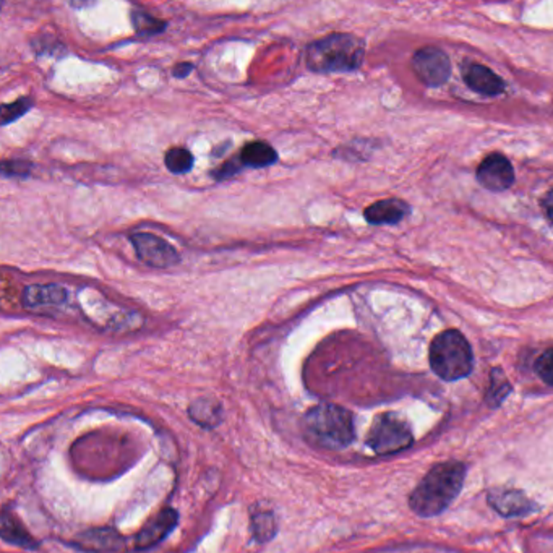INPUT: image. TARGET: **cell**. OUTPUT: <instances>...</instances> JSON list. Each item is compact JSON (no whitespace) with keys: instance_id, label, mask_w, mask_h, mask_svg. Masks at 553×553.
Listing matches in <instances>:
<instances>
[{"instance_id":"obj_13","label":"cell","mask_w":553,"mask_h":553,"mask_svg":"<svg viewBox=\"0 0 553 553\" xmlns=\"http://www.w3.org/2000/svg\"><path fill=\"white\" fill-rule=\"evenodd\" d=\"M75 544L81 550L93 553L117 552L122 547V539L111 530H88L85 534H80Z\"/></svg>"},{"instance_id":"obj_6","label":"cell","mask_w":553,"mask_h":553,"mask_svg":"<svg viewBox=\"0 0 553 553\" xmlns=\"http://www.w3.org/2000/svg\"><path fill=\"white\" fill-rule=\"evenodd\" d=\"M136 257L153 268H171L181 261V255L167 240L151 232H135L130 236Z\"/></svg>"},{"instance_id":"obj_12","label":"cell","mask_w":553,"mask_h":553,"mask_svg":"<svg viewBox=\"0 0 553 553\" xmlns=\"http://www.w3.org/2000/svg\"><path fill=\"white\" fill-rule=\"evenodd\" d=\"M409 213V206L398 198L381 200L369 206L364 211L365 220L370 224H396L401 221Z\"/></svg>"},{"instance_id":"obj_7","label":"cell","mask_w":553,"mask_h":553,"mask_svg":"<svg viewBox=\"0 0 553 553\" xmlns=\"http://www.w3.org/2000/svg\"><path fill=\"white\" fill-rule=\"evenodd\" d=\"M412 69L427 87H442L450 79V59L443 51L432 46L419 49L414 54Z\"/></svg>"},{"instance_id":"obj_23","label":"cell","mask_w":553,"mask_h":553,"mask_svg":"<svg viewBox=\"0 0 553 553\" xmlns=\"http://www.w3.org/2000/svg\"><path fill=\"white\" fill-rule=\"evenodd\" d=\"M32 163L26 159H5L2 163V173L5 177H28L32 174Z\"/></svg>"},{"instance_id":"obj_14","label":"cell","mask_w":553,"mask_h":553,"mask_svg":"<svg viewBox=\"0 0 553 553\" xmlns=\"http://www.w3.org/2000/svg\"><path fill=\"white\" fill-rule=\"evenodd\" d=\"M239 159L242 166L247 167H268L273 166L277 161V153L271 145L267 142L247 143L240 151Z\"/></svg>"},{"instance_id":"obj_10","label":"cell","mask_w":553,"mask_h":553,"mask_svg":"<svg viewBox=\"0 0 553 553\" xmlns=\"http://www.w3.org/2000/svg\"><path fill=\"white\" fill-rule=\"evenodd\" d=\"M69 293L59 285L28 286L23 293V305L30 310L61 307L67 302Z\"/></svg>"},{"instance_id":"obj_1","label":"cell","mask_w":553,"mask_h":553,"mask_svg":"<svg viewBox=\"0 0 553 553\" xmlns=\"http://www.w3.org/2000/svg\"><path fill=\"white\" fill-rule=\"evenodd\" d=\"M464 475L466 467L456 461L436 464L412 492L409 505L416 513L426 518L442 513L458 497Z\"/></svg>"},{"instance_id":"obj_24","label":"cell","mask_w":553,"mask_h":553,"mask_svg":"<svg viewBox=\"0 0 553 553\" xmlns=\"http://www.w3.org/2000/svg\"><path fill=\"white\" fill-rule=\"evenodd\" d=\"M539 377L553 387V349L546 351L536 362Z\"/></svg>"},{"instance_id":"obj_8","label":"cell","mask_w":553,"mask_h":553,"mask_svg":"<svg viewBox=\"0 0 553 553\" xmlns=\"http://www.w3.org/2000/svg\"><path fill=\"white\" fill-rule=\"evenodd\" d=\"M477 181L483 189L503 192L514 183V171L510 159L503 155H489L477 167Z\"/></svg>"},{"instance_id":"obj_2","label":"cell","mask_w":553,"mask_h":553,"mask_svg":"<svg viewBox=\"0 0 553 553\" xmlns=\"http://www.w3.org/2000/svg\"><path fill=\"white\" fill-rule=\"evenodd\" d=\"M364 56V41L354 34L334 33L308 46L307 67L316 73L352 71L362 65Z\"/></svg>"},{"instance_id":"obj_17","label":"cell","mask_w":553,"mask_h":553,"mask_svg":"<svg viewBox=\"0 0 553 553\" xmlns=\"http://www.w3.org/2000/svg\"><path fill=\"white\" fill-rule=\"evenodd\" d=\"M2 538L7 542H12L15 546L26 547V548L36 546L33 542L32 536L23 530V526L8 513L2 514Z\"/></svg>"},{"instance_id":"obj_25","label":"cell","mask_w":553,"mask_h":553,"mask_svg":"<svg viewBox=\"0 0 553 553\" xmlns=\"http://www.w3.org/2000/svg\"><path fill=\"white\" fill-rule=\"evenodd\" d=\"M239 161H240V159H239ZM239 161L238 159H230V161H226V163L218 167L211 175H213L216 181H228V179L234 177V175L238 174L239 171H240L242 163H239Z\"/></svg>"},{"instance_id":"obj_18","label":"cell","mask_w":553,"mask_h":553,"mask_svg":"<svg viewBox=\"0 0 553 553\" xmlns=\"http://www.w3.org/2000/svg\"><path fill=\"white\" fill-rule=\"evenodd\" d=\"M132 23H134L135 32L140 36H155V34L164 32L167 26L166 22L150 15L148 12H142V10L132 12Z\"/></svg>"},{"instance_id":"obj_5","label":"cell","mask_w":553,"mask_h":553,"mask_svg":"<svg viewBox=\"0 0 553 553\" xmlns=\"http://www.w3.org/2000/svg\"><path fill=\"white\" fill-rule=\"evenodd\" d=\"M367 443L379 455H393L411 445V430L395 414H381L373 422Z\"/></svg>"},{"instance_id":"obj_26","label":"cell","mask_w":553,"mask_h":553,"mask_svg":"<svg viewBox=\"0 0 553 553\" xmlns=\"http://www.w3.org/2000/svg\"><path fill=\"white\" fill-rule=\"evenodd\" d=\"M193 69H195L193 63H177L174 69H173V75H174L175 79H185V77H189L190 73L193 71Z\"/></svg>"},{"instance_id":"obj_4","label":"cell","mask_w":553,"mask_h":553,"mask_svg":"<svg viewBox=\"0 0 553 553\" xmlns=\"http://www.w3.org/2000/svg\"><path fill=\"white\" fill-rule=\"evenodd\" d=\"M430 365L446 381L467 377L473 370V351L466 338L456 330L438 334L430 346Z\"/></svg>"},{"instance_id":"obj_15","label":"cell","mask_w":553,"mask_h":553,"mask_svg":"<svg viewBox=\"0 0 553 553\" xmlns=\"http://www.w3.org/2000/svg\"><path fill=\"white\" fill-rule=\"evenodd\" d=\"M491 503L505 516H518L530 511V500L520 492H495L491 493Z\"/></svg>"},{"instance_id":"obj_27","label":"cell","mask_w":553,"mask_h":553,"mask_svg":"<svg viewBox=\"0 0 553 553\" xmlns=\"http://www.w3.org/2000/svg\"><path fill=\"white\" fill-rule=\"evenodd\" d=\"M544 208H546L547 216H548V220L552 221L553 224V189L547 193L546 198H544Z\"/></svg>"},{"instance_id":"obj_16","label":"cell","mask_w":553,"mask_h":553,"mask_svg":"<svg viewBox=\"0 0 553 553\" xmlns=\"http://www.w3.org/2000/svg\"><path fill=\"white\" fill-rule=\"evenodd\" d=\"M189 414L202 427H214L221 422V406L211 399H200L192 404Z\"/></svg>"},{"instance_id":"obj_9","label":"cell","mask_w":553,"mask_h":553,"mask_svg":"<svg viewBox=\"0 0 553 553\" xmlns=\"http://www.w3.org/2000/svg\"><path fill=\"white\" fill-rule=\"evenodd\" d=\"M467 87L481 95L497 96L503 93L505 81L483 63L471 62L463 67Z\"/></svg>"},{"instance_id":"obj_22","label":"cell","mask_w":553,"mask_h":553,"mask_svg":"<svg viewBox=\"0 0 553 553\" xmlns=\"http://www.w3.org/2000/svg\"><path fill=\"white\" fill-rule=\"evenodd\" d=\"M508 391H510V385H508V380L505 379L503 371L495 369L493 373H492L491 391H489L487 399L492 404L501 403L503 398L508 395Z\"/></svg>"},{"instance_id":"obj_19","label":"cell","mask_w":553,"mask_h":553,"mask_svg":"<svg viewBox=\"0 0 553 553\" xmlns=\"http://www.w3.org/2000/svg\"><path fill=\"white\" fill-rule=\"evenodd\" d=\"M195 159L192 156V153L185 148H171L167 151L164 156V164L167 171L173 174H187L192 171Z\"/></svg>"},{"instance_id":"obj_21","label":"cell","mask_w":553,"mask_h":553,"mask_svg":"<svg viewBox=\"0 0 553 553\" xmlns=\"http://www.w3.org/2000/svg\"><path fill=\"white\" fill-rule=\"evenodd\" d=\"M33 101L30 98H20L14 103L4 104L2 106V124L8 126L10 122L18 120L23 114L32 109Z\"/></svg>"},{"instance_id":"obj_3","label":"cell","mask_w":553,"mask_h":553,"mask_svg":"<svg viewBox=\"0 0 553 553\" xmlns=\"http://www.w3.org/2000/svg\"><path fill=\"white\" fill-rule=\"evenodd\" d=\"M305 427L314 442L330 450L346 448L354 440L352 416L336 404H318L305 416Z\"/></svg>"},{"instance_id":"obj_11","label":"cell","mask_w":553,"mask_h":553,"mask_svg":"<svg viewBox=\"0 0 553 553\" xmlns=\"http://www.w3.org/2000/svg\"><path fill=\"white\" fill-rule=\"evenodd\" d=\"M177 524V513L174 510H163L161 513L150 522L146 524V528L136 536L135 544L138 548H150L156 546L163 539L166 538L171 530H174Z\"/></svg>"},{"instance_id":"obj_20","label":"cell","mask_w":553,"mask_h":553,"mask_svg":"<svg viewBox=\"0 0 553 553\" xmlns=\"http://www.w3.org/2000/svg\"><path fill=\"white\" fill-rule=\"evenodd\" d=\"M253 536L260 542H267L276 534V521L271 511H258L252 516Z\"/></svg>"}]
</instances>
